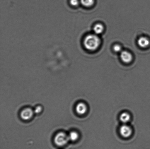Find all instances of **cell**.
<instances>
[{
    "label": "cell",
    "mask_w": 150,
    "mask_h": 149,
    "mask_svg": "<svg viewBox=\"0 0 150 149\" xmlns=\"http://www.w3.org/2000/svg\"><path fill=\"white\" fill-rule=\"evenodd\" d=\"M101 43V40L98 35L90 34L85 37L83 40V45L86 49L90 51L96 50Z\"/></svg>",
    "instance_id": "1"
},
{
    "label": "cell",
    "mask_w": 150,
    "mask_h": 149,
    "mask_svg": "<svg viewBox=\"0 0 150 149\" xmlns=\"http://www.w3.org/2000/svg\"><path fill=\"white\" fill-rule=\"evenodd\" d=\"M69 141L68 135L63 132H60L57 134L54 139L55 144L59 147L65 146Z\"/></svg>",
    "instance_id": "2"
},
{
    "label": "cell",
    "mask_w": 150,
    "mask_h": 149,
    "mask_svg": "<svg viewBox=\"0 0 150 149\" xmlns=\"http://www.w3.org/2000/svg\"><path fill=\"white\" fill-rule=\"evenodd\" d=\"M120 135L125 138H129L132 133V128L126 124L120 127Z\"/></svg>",
    "instance_id": "3"
},
{
    "label": "cell",
    "mask_w": 150,
    "mask_h": 149,
    "mask_svg": "<svg viewBox=\"0 0 150 149\" xmlns=\"http://www.w3.org/2000/svg\"><path fill=\"white\" fill-rule=\"evenodd\" d=\"M34 113V111L30 108H26L22 111L21 117L23 120H29L33 117Z\"/></svg>",
    "instance_id": "4"
},
{
    "label": "cell",
    "mask_w": 150,
    "mask_h": 149,
    "mask_svg": "<svg viewBox=\"0 0 150 149\" xmlns=\"http://www.w3.org/2000/svg\"><path fill=\"white\" fill-rule=\"evenodd\" d=\"M120 57L122 60L125 63H129L133 59V56L131 53L126 50L122 51L120 52Z\"/></svg>",
    "instance_id": "5"
},
{
    "label": "cell",
    "mask_w": 150,
    "mask_h": 149,
    "mask_svg": "<svg viewBox=\"0 0 150 149\" xmlns=\"http://www.w3.org/2000/svg\"><path fill=\"white\" fill-rule=\"evenodd\" d=\"M137 43L141 48H146L149 46L150 41L148 38L145 36H141L138 39Z\"/></svg>",
    "instance_id": "6"
},
{
    "label": "cell",
    "mask_w": 150,
    "mask_h": 149,
    "mask_svg": "<svg viewBox=\"0 0 150 149\" xmlns=\"http://www.w3.org/2000/svg\"><path fill=\"white\" fill-rule=\"evenodd\" d=\"M76 113L79 115H83L87 111V107L85 103H80L78 104L76 107Z\"/></svg>",
    "instance_id": "7"
},
{
    "label": "cell",
    "mask_w": 150,
    "mask_h": 149,
    "mask_svg": "<svg viewBox=\"0 0 150 149\" xmlns=\"http://www.w3.org/2000/svg\"><path fill=\"white\" fill-rule=\"evenodd\" d=\"M104 26L101 23H97L94 26L93 31L95 34L99 35L103 33L104 30Z\"/></svg>",
    "instance_id": "8"
},
{
    "label": "cell",
    "mask_w": 150,
    "mask_h": 149,
    "mask_svg": "<svg viewBox=\"0 0 150 149\" xmlns=\"http://www.w3.org/2000/svg\"><path fill=\"white\" fill-rule=\"evenodd\" d=\"M120 120L123 123L125 124L127 123L130 120V115L127 112H123L120 115Z\"/></svg>",
    "instance_id": "9"
},
{
    "label": "cell",
    "mask_w": 150,
    "mask_h": 149,
    "mask_svg": "<svg viewBox=\"0 0 150 149\" xmlns=\"http://www.w3.org/2000/svg\"><path fill=\"white\" fill-rule=\"evenodd\" d=\"M82 5L86 7L92 6L94 3V0H80Z\"/></svg>",
    "instance_id": "10"
},
{
    "label": "cell",
    "mask_w": 150,
    "mask_h": 149,
    "mask_svg": "<svg viewBox=\"0 0 150 149\" xmlns=\"http://www.w3.org/2000/svg\"><path fill=\"white\" fill-rule=\"evenodd\" d=\"M68 136L70 141H75L79 138V135L77 132H75V131H72L70 133Z\"/></svg>",
    "instance_id": "11"
},
{
    "label": "cell",
    "mask_w": 150,
    "mask_h": 149,
    "mask_svg": "<svg viewBox=\"0 0 150 149\" xmlns=\"http://www.w3.org/2000/svg\"><path fill=\"white\" fill-rule=\"evenodd\" d=\"M113 50L115 52H121L122 51V47L120 45L116 44L113 47Z\"/></svg>",
    "instance_id": "12"
},
{
    "label": "cell",
    "mask_w": 150,
    "mask_h": 149,
    "mask_svg": "<svg viewBox=\"0 0 150 149\" xmlns=\"http://www.w3.org/2000/svg\"><path fill=\"white\" fill-rule=\"evenodd\" d=\"M70 3L71 5L73 6H76L79 5V0H70Z\"/></svg>",
    "instance_id": "13"
},
{
    "label": "cell",
    "mask_w": 150,
    "mask_h": 149,
    "mask_svg": "<svg viewBox=\"0 0 150 149\" xmlns=\"http://www.w3.org/2000/svg\"><path fill=\"white\" fill-rule=\"evenodd\" d=\"M42 107L40 106H38L35 108V110L34 111V113L36 114L40 113L42 111Z\"/></svg>",
    "instance_id": "14"
}]
</instances>
